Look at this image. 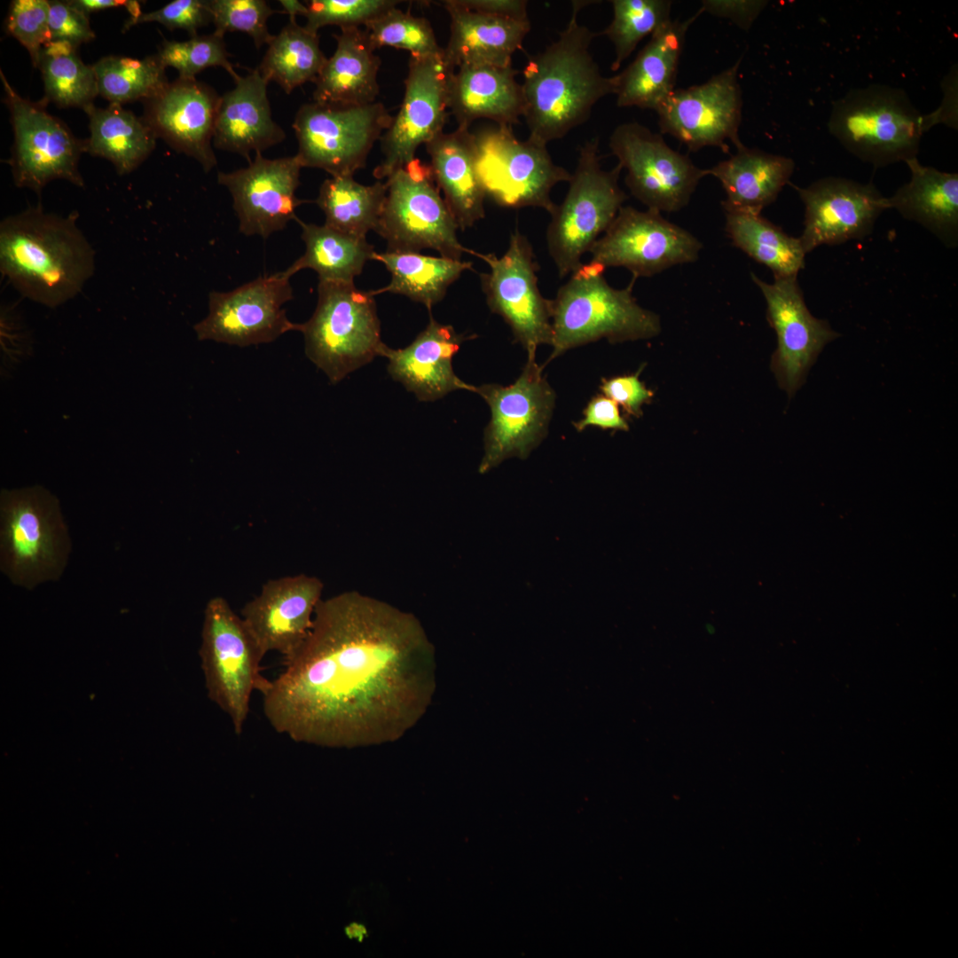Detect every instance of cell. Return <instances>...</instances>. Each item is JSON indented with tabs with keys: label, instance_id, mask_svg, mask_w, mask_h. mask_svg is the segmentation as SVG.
<instances>
[{
	"label": "cell",
	"instance_id": "obj_11",
	"mask_svg": "<svg viewBox=\"0 0 958 958\" xmlns=\"http://www.w3.org/2000/svg\"><path fill=\"white\" fill-rule=\"evenodd\" d=\"M476 171L486 196L513 208H541L550 215L556 204L551 191L571 173L555 164L546 145L519 140L512 127L497 125L474 133Z\"/></svg>",
	"mask_w": 958,
	"mask_h": 958
},
{
	"label": "cell",
	"instance_id": "obj_34",
	"mask_svg": "<svg viewBox=\"0 0 958 958\" xmlns=\"http://www.w3.org/2000/svg\"><path fill=\"white\" fill-rule=\"evenodd\" d=\"M910 180L887 198L888 208L923 225L948 247L958 244V174L906 161Z\"/></svg>",
	"mask_w": 958,
	"mask_h": 958
},
{
	"label": "cell",
	"instance_id": "obj_53",
	"mask_svg": "<svg viewBox=\"0 0 958 958\" xmlns=\"http://www.w3.org/2000/svg\"><path fill=\"white\" fill-rule=\"evenodd\" d=\"M767 4L763 0H705L700 9L703 12L728 19L748 30Z\"/></svg>",
	"mask_w": 958,
	"mask_h": 958
},
{
	"label": "cell",
	"instance_id": "obj_18",
	"mask_svg": "<svg viewBox=\"0 0 958 958\" xmlns=\"http://www.w3.org/2000/svg\"><path fill=\"white\" fill-rule=\"evenodd\" d=\"M702 247L697 238L660 212L623 206L589 252L592 263L625 268L638 279L695 262Z\"/></svg>",
	"mask_w": 958,
	"mask_h": 958
},
{
	"label": "cell",
	"instance_id": "obj_5",
	"mask_svg": "<svg viewBox=\"0 0 958 958\" xmlns=\"http://www.w3.org/2000/svg\"><path fill=\"white\" fill-rule=\"evenodd\" d=\"M829 133L876 168L917 158L925 116L904 90L885 84L852 89L832 104Z\"/></svg>",
	"mask_w": 958,
	"mask_h": 958
},
{
	"label": "cell",
	"instance_id": "obj_22",
	"mask_svg": "<svg viewBox=\"0 0 958 958\" xmlns=\"http://www.w3.org/2000/svg\"><path fill=\"white\" fill-rule=\"evenodd\" d=\"M302 168L296 154L267 159L257 153L247 167L218 172V184L232 195L241 233L266 239L297 219L295 209L303 203L295 194Z\"/></svg>",
	"mask_w": 958,
	"mask_h": 958
},
{
	"label": "cell",
	"instance_id": "obj_27",
	"mask_svg": "<svg viewBox=\"0 0 958 958\" xmlns=\"http://www.w3.org/2000/svg\"><path fill=\"white\" fill-rule=\"evenodd\" d=\"M234 82L235 87L220 98L213 145L250 162L252 152L262 153L282 142L286 135L271 117L269 82L257 68Z\"/></svg>",
	"mask_w": 958,
	"mask_h": 958
},
{
	"label": "cell",
	"instance_id": "obj_54",
	"mask_svg": "<svg viewBox=\"0 0 958 958\" xmlns=\"http://www.w3.org/2000/svg\"><path fill=\"white\" fill-rule=\"evenodd\" d=\"M461 6L478 12L518 20L529 19L524 0H456Z\"/></svg>",
	"mask_w": 958,
	"mask_h": 958
},
{
	"label": "cell",
	"instance_id": "obj_35",
	"mask_svg": "<svg viewBox=\"0 0 958 958\" xmlns=\"http://www.w3.org/2000/svg\"><path fill=\"white\" fill-rule=\"evenodd\" d=\"M82 110L90 130L84 152L109 161L119 175L135 170L155 148L157 137L152 129L122 105L99 108L90 104Z\"/></svg>",
	"mask_w": 958,
	"mask_h": 958
},
{
	"label": "cell",
	"instance_id": "obj_16",
	"mask_svg": "<svg viewBox=\"0 0 958 958\" xmlns=\"http://www.w3.org/2000/svg\"><path fill=\"white\" fill-rule=\"evenodd\" d=\"M470 254L489 265V272L480 274L487 304L509 326L514 339L527 355H536L540 345H551V300L545 298L538 288L539 266L527 237L516 229L500 257L473 250Z\"/></svg>",
	"mask_w": 958,
	"mask_h": 958
},
{
	"label": "cell",
	"instance_id": "obj_6",
	"mask_svg": "<svg viewBox=\"0 0 958 958\" xmlns=\"http://www.w3.org/2000/svg\"><path fill=\"white\" fill-rule=\"evenodd\" d=\"M0 568L12 583L33 589L58 580L71 549L58 499L35 485L1 491Z\"/></svg>",
	"mask_w": 958,
	"mask_h": 958
},
{
	"label": "cell",
	"instance_id": "obj_29",
	"mask_svg": "<svg viewBox=\"0 0 958 958\" xmlns=\"http://www.w3.org/2000/svg\"><path fill=\"white\" fill-rule=\"evenodd\" d=\"M450 16V37L444 58L453 69L463 66H512L513 55L530 30L518 20L468 10L456 0L443 1Z\"/></svg>",
	"mask_w": 958,
	"mask_h": 958
},
{
	"label": "cell",
	"instance_id": "obj_7",
	"mask_svg": "<svg viewBox=\"0 0 958 958\" xmlns=\"http://www.w3.org/2000/svg\"><path fill=\"white\" fill-rule=\"evenodd\" d=\"M308 358L333 384L382 355L374 296L354 282L318 281L310 318L300 324Z\"/></svg>",
	"mask_w": 958,
	"mask_h": 958
},
{
	"label": "cell",
	"instance_id": "obj_56",
	"mask_svg": "<svg viewBox=\"0 0 958 958\" xmlns=\"http://www.w3.org/2000/svg\"><path fill=\"white\" fill-rule=\"evenodd\" d=\"M281 6L283 7V12L289 15L290 20H296L297 15L307 14L308 9L305 4L296 0H280Z\"/></svg>",
	"mask_w": 958,
	"mask_h": 958
},
{
	"label": "cell",
	"instance_id": "obj_50",
	"mask_svg": "<svg viewBox=\"0 0 958 958\" xmlns=\"http://www.w3.org/2000/svg\"><path fill=\"white\" fill-rule=\"evenodd\" d=\"M51 41H64L76 47L95 38L89 16L68 1H49Z\"/></svg>",
	"mask_w": 958,
	"mask_h": 958
},
{
	"label": "cell",
	"instance_id": "obj_47",
	"mask_svg": "<svg viewBox=\"0 0 958 958\" xmlns=\"http://www.w3.org/2000/svg\"><path fill=\"white\" fill-rule=\"evenodd\" d=\"M401 1L396 0H310L305 1L308 12L304 27L318 34L326 26L340 28L365 26Z\"/></svg>",
	"mask_w": 958,
	"mask_h": 958
},
{
	"label": "cell",
	"instance_id": "obj_44",
	"mask_svg": "<svg viewBox=\"0 0 958 958\" xmlns=\"http://www.w3.org/2000/svg\"><path fill=\"white\" fill-rule=\"evenodd\" d=\"M365 30L376 49L388 46L405 50L411 57L426 58L444 55L430 22L423 17L404 12L397 6L366 23Z\"/></svg>",
	"mask_w": 958,
	"mask_h": 958
},
{
	"label": "cell",
	"instance_id": "obj_9",
	"mask_svg": "<svg viewBox=\"0 0 958 958\" xmlns=\"http://www.w3.org/2000/svg\"><path fill=\"white\" fill-rule=\"evenodd\" d=\"M208 697L230 718L240 735L255 691L262 695L271 679L262 674L265 656L242 617L222 596L211 598L204 609L199 650Z\"/></svg>",
	"mask_w": 958,
	"mask_h": 958
},
{
	"label": "cell",
	"instance_id": "obj_40",
	"mask_svg": "<svg viewBox=\"0 0 958 958\" xmlns=\"http://www.w3.org/2000/svg\"><path fill=\"white\" fill-rule=\"evenodd\" d=\"M326 59L318 35L289 19L268 43L257 70L268 82H277L289 94L307 82H314Z\"/></svg>",
	"mask_w": 958,
	"mask_h": 958
},
{
	"label": "cell",
	"instance_id": "obj_31",
	"mask_svg": "<svg viewBox=\"0 0 958 958\" xmlns=\"http://www.w3.org/2000/svg\"><path fill=\"white\" fill-rule=\"evenodd\" d=\"M426 149L434 180L459 229L465 231L485 216L486 194L476 171L474 133L457 127L440 133Z\"/></svg>",
	"mask_w": 958,
	"mask_h": 958
},
{
	"label": "cell",
	"instance_id": "obj_20",
	"mask_svg": "<svg viewBox=\"0 0 958 958\" xmlns=\"http://www.w3.org/2000/svg\"><path fill=\"white\" fill-rule=\"evenodd\" d=\"M741 60L702 84L675 89L656 111L661 133L678 139L690 152L714 146L728 153L726 141L735 148L742 145Z\"/></svg>",
	"mask_w": 958,
	"mask_h": 958
},
{
	"label": "cell",
	"instance_id": "obj_17",
	"mask_svg": "<svg viewBox=\"0 0 958 958\" xmlns=\"http://www.w3.org/2000/svg\"><path fill=\"white\" fill-rule=\"evenodd\" d=\"M284 271L258 277L229 291H212L208 313L194 325L199 341L247 347L275 341L300 324L287 317L283 305L294 298Z\"/></svg>",
	"mask_w": 958,
	"mask_h": 958
},
{
	"label": "cell",
	"instance_id": "obj_14",
	"mask_svg": "<svg viewBox=\"0 0 958 958\" xmlns=\"http://www.w3.org/2000/svg\"><path fill=\"white\" fill-rule=\"evenodd\" d=\"M0 76L14 134L9 164L16 186L41 193L51 181L64 179L83 187L78 164L85 153L84 140L75 137L62 121L50 114L42 101L22 98L2 70Z\"/></svg>",
	"mask_w": 958,
	"mask_h": 958
},
{
	"label": "cell",
	"instance_id": "obj_26",
	"mask_svg": "<svg viewBox=\"0 0 958 958\" xmlns=\"http://www.w3.org/2000/svg\"><path fill=\"white\" fill-rule=\"evenodd\" d=\"M467 337L430 316L427 327L403 349L386 345L381 357L388 359L389 375L412 392L420 401L431 402L470 384L453 372L452 358Z\"/></svg>",
	"mask_w": 958,
	"mask_h": 958
},
{
	"label": "cell",
	"instance_id": "obj_49",
	"mask_svg": "<svg viewBox=\"0 0 958 958\" xmlns=\"http://www.w3.org/2000/svg\"><path fill=\"white\" fill-rule=\"evenodd\" d=\"M159 22L169 30L183 29L190 35H197L199 28L212 22L207 0H174L162 8L145 12L136 19H130L123 31L134 25L145 22Z\"/></svg>",
	"mask_w": 958,
	"mask_h": 958
},
{
	"label": "cell",
	"instance_id": "obj_43",
	"mask_svg": "<svg viewBox=\"0 0 958 958\" xmlns=\"http://www.w3.org/2000/svg\"><path fill=\"white\" fill-rule=\"evenodd\" d=\"M610 3L613 18L601 35L608 36L614 45L611 70L616 71L642 39L651 36L671 20V1L612 0Z\"/></svg>",
	"mask_w": 958,
	"mask_h": 958
},
{
	"label": "cell",
	"instance_id": "obj_42",
	"mask_svg": "<svg viewBox=\"0 0 958 958\" xmlns=\"http://www.w3.org/2000/svg\"><path fill=\"white\" fill-rule=\"evenodd\" d=\"M98 95L112 104L145 102L161 92L169 84L157 55L143 59L106 56L92 65Z\"/></svg>",
	"mask_w": 958,
	"mask_h": 958
},
{
	"label": "cell",
	"instance_id": "obj_25",
	"mask_svg": "<svg viewBox=\"0 0 958 958\" xmlns=\"http://www.w3.org/2000/svg\"><path fill=\"white\" fill-rule=\"evenodd\" d=\"M324 585L314 576L299 574L268 580L260 593L247 602L240 616L263 652L287 657L304 641Z\"/></svg>",
	"mask_w": 958,
	"mask_h": 958
},
{
	"label": "cell",
	"instance_id": "obj_1",
	"mask_svg": "<svg viewBox=\"0 0 958 958\" xmlns=\"http://www.w3.org/2000/svg\"><path fill=\"white\" fill-rule=\"evenodd\" d=\"M283 664L262 695L263 714L277 733L320 747L398 741L436 688V650L420 620L357 591L322 599Z\"/></svg>",
	"mask_w": 958,
	"mask_h": 958
},
{
	"label": "cell",
	"instance_id": "obj_32",
	"mask_svg": "<svg viewBox=\"0 0 958 958\" xmlns=\"http://www.w3.org/2000/svg\"><path fill=\"white\" fill-rule=\"evenodd\" d=\"M334 37L336 49L314 82L313 101L337 106L375 102L381 61L365 30L343 27Z\"/></svg>",
	"mask_w": 958,
	"mask_h": 958
},
{
	"label": "cell",
	"instance_id": "obj_10",
	"mask_svg": "<svg viewBox=\"0 0 958 958\" xmlns=\"http://www.w3.org/2000/svg\"><path fill=\"white\" fill-rule=\"evenodd\" d=\"M385 181L387 194L374 232L386 240V251L433 249L455 260L470 254L458 240L459 227L428 164L415 158Z\"/></svg>",
	"mask_w": 958,
	"mask_h": 958
},
{
	"label": "cell",
	"instance_id": "obj_38",
	"mask_svg": "<svg viewBox=\"0 0 958 958\" xmlns=\"http://www.w3.org/2000/svg\"><path fill=\"white\" fill-rule=\"evenodd\" d=\"M725 215V229L733 244L769 268L774 278L797 277L804 269L806 254L799 238L788 235L760 215L734 211Z\"/></svg>",
	"mask_w": 958,
	"mask_h": 958
},
{
	"label": "cell",
	"instance_id": "obj_33",
	"mask_svg": "<svg viewBox=\"0 0 958 958\" xmlns=\"http://www.w3.org/2000/svg\"><path fill=\"white\" fill-rule=\"evenodd\" d=\"M794 169L789 157L742 145L728 159L709 169V175L718 179L726 192L724 211L760 215L789 183Z\"/></svg>",
	"mask_w": 958,
	"mask_h": 958
},
{
	"label": "cell",
	"instance_id": "obj_3",
	"mask_svg": "<svg viewBox=\"0 0 958 958\" xmlns=\"http://www.w3.org/2000/svg\"><path fill=\"white\" fill-rule=\"evenodd\" d=\"M41 204L0 224V271L23 296L49 308L75 297L95 271V251L77 224Z\"/></svg>",
	"mask_w": 958,
	"mask_h": 958
},
{
	"label": "cell",
	"instance_id": "obj_39",
	"mask_svg": "<svg viewBox=\"0 0 958 958\" xmlns=\"http://www.w3.org/2000/svg\"><path fill=\"white\" fill-rule=\"evenodd\" d=\"M387 190L386 181L365 185L353 177H332L320 185L316 203L326 216L325 224L366 238L376 228Z\"/></svg>",
	"mask_w": 958,
	"mask_h": 958
},
{
	"label": "cell",
	"instance_id": "obj_24",
	"mask_svg": "<svg viewBox=\"0 0 958 958\" xmlns=\"http://www.w3.org/2000/svg\"><path fill=\"white\" fill-rule=\"evenodd\" d=\"M220 98L212 87L196 78L178 77L157 96L143 102L142 119L157 138L193 158L208 172L217 164L212 142Z\"/></svg>",
	"mask_w": 958,
	"mask_h": 958
},
{
	"label": "cell",
	"instance_id": "obj_46",
	"mask_svg": "<svg viewBox=\"0 0 958 958\" xmlns=\"http://www.w3.org/2000/svg\"><path fill=\"white\" fill-rule=\"evenodd\" d=\"M216 33L242 32L248 35L259 49L272 37L268 29L269 18L277 12L264 0H207Z\"/></svg>",
	"mask_w": 958,
	"mask_h": 958
},
{
	"label": "cell",
	"instance_id": "obj_30",
	"mask_svg": "<svg viewBox=\"0 0 958 958\" xmlns=\"http://www.w3.org/2000/svg\"><path fill=\"white\" fill-rule=\"evenodd\" d=\"M518 71L512 66H463L455 69L448 88V108L458 127L488 119L513 127L523 116L524 101Z\"/></svg>",
	"mask_w": 958,
	"mask_h": 958
},
{
	"label": "cell",
	"instance_id": "obj_4",
	"mask_svg": "<svg viewBox=\"0 0 958 958\" xmlns=\"http://www.w3.org/2000/svg\"><path fill=\"white\" fill-rule=\"evenodd\" d=\"M604 271L598 263H583L551 300L553 350L546 364L602 338L616 343L650 339L661 332L659 316L632 295L637 279L616 289L608 284Z\"/></svg>",
	"mask_w": 958,
	"mask_h": 958
},
{
	"label": "cell",
	"instance_id": "obj_52",
	"mask_svg": "<svg viewBox=\"0 0 958 958\" xmlns=\"http://www.w3.org/2000/svg\"><path fill=\"white\" fill-rule=\"evenodd\" d=\"M583 414V419L574 423L578 432L590 426L603 429L629 430L627 421L620 414L618 404L604 395L593 397Z\"/></svg>",
	"mask_w": 958,
	"mask_h": 958
},
{
	"label": "cell",
	"instance_id": "obj_45",
	"mask_svg": "<svg viewBox=\"0 0 958 958\" xmlns=\"http://www.w3.org/2000/svg\"><path fill=\"white\" fill-rule=\"evenodd\" d=\"M224 36L213 32L181 42L164 40L156 55L165 67L177 69L180 78L192 79L206 68L220 67L236 81L240 75L229 60Z\"/></svg>",
	"mask_w": 958,
	"mask_h": 958
},
{
	"label": "cell",
	"instance_id": "obj_12",
	"mask_svg": "<svg viewBox=\"0 0 958 958\" xmlns=\"http://www.w3.org/2000/svg\"><path fill=\"white\" fill-rule=\"evenodd\" d=\"M393 116L381 102L360 106L305 103L293 129L302 168L320 169L332 177H353L363 169Z\"/></svg>",
	"mask_w": 958,
	"mask_h": 958
},
{
	"label": "cell",
	"instance_id": "obj_51",
	"mask_svg": "<svg viewBox=\"0 0 958 958\" xmlns=\"http://www.w3.org/2000/svg\"><path fill=\"white\" fill-rule=\"evenodd\" d=\"M639 374L640 372L602 379L600 387L604 396L621 405L627 414L637 418L642 415L643 404L654 397V392L639 379Z\"/></svg>",
	"mask_w": 958,
	"mask_h": 958
},
{
	"label": "cell",
	"instance_id": "obj_2",
	"mask_svg": "<svg viewBox=\"0 0 958 958\" xmlns=\"http://www.w3.org/2000/svg\"><path fill=\"white\" fill-rule=\"evenodd\" d=\"M573 1L570 19L558 38L529 58L521 82L529 139L547 145L585 123L593 106L616 91L613 76H604L590 47L601 35L578 21L588 4Z\"/></svg>",
	"mask_w": 958,
	"mask_h": 958
},
{
	"label": "cell",
	"instance_id": "obj_15",
	"mask_svg": "<svg viewBox=\"0 0 958 958\" xmlns=\"http://www.w3.org/2000/svg\"><path fill=\"white\" fill-rule=\"evenodd\" d=\"M609 146L626 170L632 195L658 212H677L687 206L709 169L695 166L687 154L671 148L663 137L632 122L616 127Z\"/></svg>",
	"mask_w": 958,
	"mask_h": 958
},
{
	"label": "cell",
	"instance_id": "obj_19",
	"mask_svg": "<svg viewBox=\"0 0 958 958\" xmlns=\"http://www.w3.org/2000/svg\"><path fill=\"white\" fill-rule=\"evenodd\" d=\"M454 71L444 55L410 57L400 109L380 139L383 158L373 171L376 179L386 180L414 160L421 145L444 132L450 115L449 82Z\"/></svg>",
	"mask_w": 958,
	"mask_h": 958
},
{
	"label": "cell",
	"instance_id": "obj_41",
	"mask_svg": "<svg viewBox=\"0 0 958 958\" xmlns=\"http://www.w3.org/2000/svg\"><path fill=\"white\" fill-rule=\"evenodd\" d=\"M37 67L44 85L41 100L59 107H81L93 104L98 95L92 66L80 59L77 47L64 41H51L42 49Z\"/></svg>",
	"mask_w": 958,
	"mask_h": 958
},
{
	"label": "cell",
	"instance_id": "obj_28",
	"mask_svg": "<svg viewBox=\"0 0 958 958\" xmlns=\"http://www.w3.org/2000/svg\"><path fill=\"white\" fill-rule=\"evenodd\" d=\"M701 9L684 20H670L650 36L636 58L616 81V105L656 111L675 90L678 67L687 32Z\"/></svg>",
	"mask_w": 958,
	"mask_h": 958
},
{
	"label": "cell",
	"instance_id": "obj_48",
	"mask_svg": "<svg viewBox=\"0 0 958 958\" xmlns=\"http://www.w3.org/2000/svg\"><path fill=\"white\" fill-rule=\"evenodd\" d=\"M47 0H13L5 20L6 32L28 51L37 67L43 47L51 42Z\"/></svg>",
	"mask_w": 958,
	"mask_h": 958
},
{
	"label": "cell",
	"instance_id": "obj_55",
	"mask_svg": "<svg viewBox=\"0 0 958 958\" xmlns=\"http://www.w3.org/2000/svg\"><path fill=\"white\" fill-rule=\"evenodd\" d=\"M68 2L88 16L95 12L121 6L128 10L130 19H136L142 14L139 2L133 0H68Z\"/></svg>",
	"mask_w": 958,
	"mask_h": 958
},
{
	"label": "cell",
	"instance_id": "obj_21",
	"mask_svg": "<svg viewBox=\"0 0 958 958\" xmlns=\"http://www.w3.org/2000/svg\"><path fill=\"white\" fill-rule=\"evenodd\" d=\"M750 277L765 297L766 318L777 336L771 370L779 387L792 397L824 347L840 334L827 320L811 314L797 277L774 278L773 283L755 273Z\"/></svg>",
	"mask_w": 958,
	"mask_h": 958
},
{
	"label": "cell",
	"instance_id": "obj_36",
	"mask_svg": "<svg viewBox=\"0 0 958 958\" xmlns=\"http://www.w3.org/2000/svg\"><path fill=\"white\" fill-rule=\"evenodd\" d=\"M372 260L383 263L391 274L389 285L370 291L373 296L383 293L402 294L422 303L428 310L444 297L448 287L465 271L472 269L470 262L417 252H374Z\"/></svg>",
	"mask_w": 958,
	"mask_h": 958
},
{
	"label": "cell",
	"instance_id": "obj_23",
	"mask_svg": "<svg viewBox=\"0 0 958 958\" xmlns=\"http://www.w3.org/2000/svg\"><path fill=\"white\" fill-rule=\"evenodd\" d=\"M792 187L805 206L799 240L805 254L822 245L864 238L888 209L887 198L872 183L828 177L805 188Z\"/></svg>",
	"mask_w": 958,
	"mask_h": 958
},
{
	"label": "cell",
	"instance_id": "obj_37",
	"mask_svg": "<svg viewBox=\"0 0 958 958\" xmlns=\"http://www.w3.org/2000/svg\"><path fill=\"white\" fill-rule=\"evenodd\" d=\"M305 243L304 254L284 273L291 278L303 269H311L318 281L354 282L365 263L372 260L374 248L366 238L344 233L326 224H307L296 219Z\"/></svg>",
	"mask_w": 958,
	"mask_h": 958
},
{
	"label": "cell",
	"instance_id": "obj_8",
	"mask_svg": "<svg viewBox=\"0 0 958 958\" xmlns=\"http://www.w3.org/2000/svg\"><path fill=\"white\" fill-rule=\"evenodd\" d=\"M599 153L598 137L580 146L565 198L551 214L546 244L560 278L583 264L582 256L605 232L627 199L618 185L622 167L602 169Z\"/></svg>",
	"mask_w": 958,
	"mask_h": 958
},
{
	"label": "cell",
	"instance_id": "obj_13",
	"mask_svg": "<svg viewBox=\"0 0 958 958\" xmlns=\"http://www.w3.org/2000/svg\"><path fill=\"white\" fill-rule=\"evenodd\" d=\"M491 409L484 430V454L479 472L484 474L512 457L526 459L547 434L555 395L536 355H527L525 366L511 385H470Z\"/></svg>",
	"mask_w": 958,
	"mask_h": 958
}]
</instances>
